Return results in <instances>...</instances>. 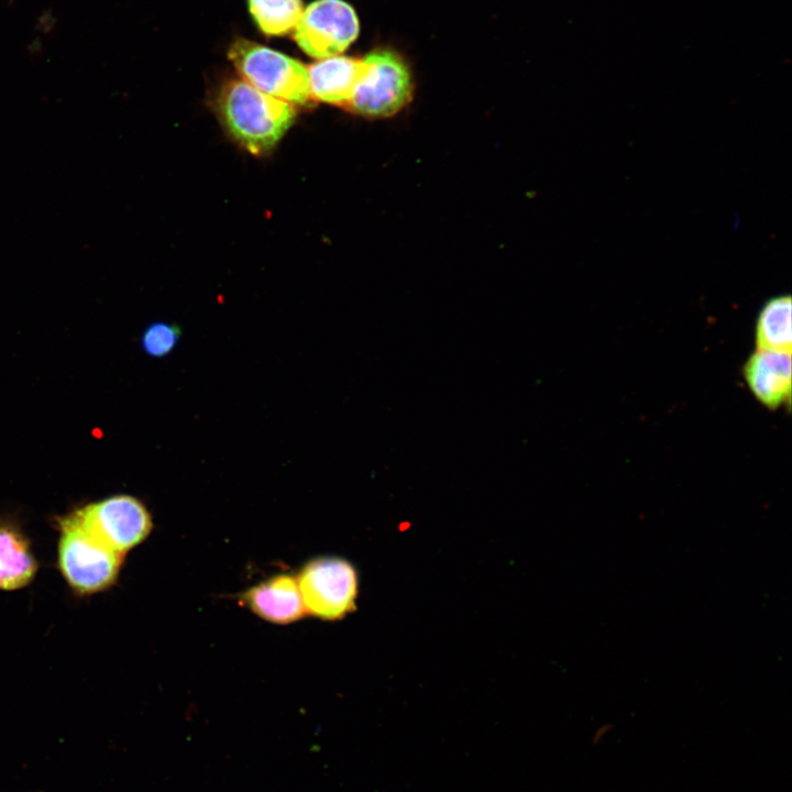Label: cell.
<instances>
[{
	"label": "cell",
	"instance_id": "6",
	"mask_svg": "<svg viewBox=\"0 0 792 792\" xmlns=\"http://www.w3.org/2000/svg\"><path fill=\"white\" fill-rule=\"evenodd\" d=\"M306 612L327 620L351 613L359 592L354 565L339 557H320L309 561L297 579Z\"/></svg>",
	"mask_w": 792,
	"mask_h": 792
},
{
	"label": "cell",
	"instance_id": "5",
	"mask_svg": "<svg viewBox=\"0 0 792 792\" xmlns=\"http://www.w3.org/2000/svg\"><path fill=\"white\" fill-rule=\"evenodd\" d=\"M365 70L345 106L350 111L371 118L389 117L411 98L409 69L396 53L382 50L364 58Z\"/></svg>",
	"mask_w": 792,
	"mask_h": 792
},
{
	"label": "cell",
	"instance_id": "12",
	"mask_svg": "<svg viewBox=\"0 0 792 792\" xmlns=\"http://www.w3.org/2000/svg\"><path fill=\"white\" fill-rule=\"evenodd\" d=\"M791 310L790 295L774 296L765 302L755 326L757 349L791 353Z\"/></svg>",
	"mask_w": 792,
	"mask_h": 792
},
{
	"label": "cell",
	"instance_id": "1",
	"mask_svg": "<svg viewBox=\"0 0 792 792\" xmlns=\"http://www.w3.org/2000/svg\"><path fill=\"white\" fill-rule=\"evenodd\" d=\"M218 114L229 134L254 155L271 151L290 128L294 107L244 80H230L217 100Z\"/></svg>",
	"mask_w": 792,
	"mask_h": 792
},
{
	"label": "cell",
	"instance_id": "13",
	"mask_svg": "<svg viewBox=\"0 0 792 792\" xmlns=\"http://www.w3.org/2000/svg\"><path fill=\"white\" fill-rule=\"evenodd\" d=\"M250 12L266 35H284L295 29L301 13V0H249Z\"/></svg>",
	"mask_w": 792,
	"mask_h": 792
},
{
	"label": "cell",
	"instance_id": "15",
	"mask_svg": "<svg viewBox=\"0 0 792 792\" xmlns=\"http://www.w3.org/2000/svg\"><path fill=\"white\" fill-rule=\"evenodd\" d=\"M610 730H612V726L609 724H604V725L600 726L594 732V735L592 737L593 744H595V745L601 744L606 738V736L610 733Z\"/></svg>",
	"mask_w": 792,
	"mask_h": 792
},
{
	"label": "cell",
	"instance_id": "11",
	"mask_svg": "<svg viewBox=\"0 0 792 792\" xmlns=\"http://www.w3.org/2000/svg\"><path fill=\"white\" fill-rule=\"evenodd\" d=\"M37 563L28 539L10 525H0V590L26 586L34 578Z\"/></svg>",
	"mask_w": 792,
	"mask_h": 792
},
{
	"label": "cell",
	"instance_id": "3",
	"mask_svg": "<svg viewBox=\"0 0 792 792\" xmlns=\"http://www.w3.org/2000/svg\"><path fill=\"white\" fill-rule=\"evenodd\" d=\"M58 565L69 586L79 594L110 587L117 580L123 554L103 546L65 517L58 519Z\"/></svg>",
	"mask_w": 792,
	"mask_h": 792
},
{
	"label": "cell",
	"instance_id": "4",
	"mask_svg": "<svg viewBox=\"0 0 792 792\" xmlns=\"http://www.w3.org/2000/svg\"><path fill=\"white\" fill-rule=\"evenodd\" d=\"M109 549L124 554L151 532L145 505L130 495H114L64 516Z\"/></svg>",
	"mask_w": 792,
	"mask_h": 792
},
{
	"label": "cell",
	"instance_id": "14",
	"mask_svg": "<svg viewBox=\"0 0 792 792\" xmlns=\"http://www.w3.org/2000/svg\"><path fill=\"white\" fill-rule=\"evenodd\" d=\"M180 336L182 331L177 324L158 321L144 330L141 346L152 358H164L176 348Z\"/></svg>",
	"mask_w": 792,
	"mask_h": 792
},
{
	"label": "cell",
	"instance_id": "2",
	"mask_svg": "<svg viewBox=\"0 0 792 792\" xmlns=\"http://www.w3.org/2000/svg\"><path fill=\"white\" fill-rule=\"evenodd\" d=\"M228 55L244 81L258 90L288 103L311 100L308 69L299 61L244 38L237 40Z\"/></svg>",
	"mask_w": 792,
	"mask_h": 792
},
{
	"label": "cell",
	"instance_id": "9",
	"mask_svg": "<svg viewBox=\"0 0 792 792\" xmlns=\"http://www.w3.org/2000/svg\"><path fill=\"white\" fill-rule=\"evenodd\" d=\"M241 600L254 614L275 624L293 623L307 613L297 580L287 574L253 586Z\"/></svg>",
	"mask_w": 792,
	"mask_h": 792
},
{
	"label": "cell",
	"instance_id": "10",
	"mask_svg": "<svg viewBox=\"0 0 792 792\" xmlns=\"http://www.w3.org/2000/svg\"><path fill=\"white\" fill-rule=\"evenodd\" d=\"M366 67L363 59L331 56L310 65L308 82L311 99L345 107Z\"/></svg>",
	"mask_w": 792,
	"mask_h": 792
},
{
	"label": "cell",
	"instance_id": "7",
	"mask_svg": "<svg viewBox=\"0 0 792 792\" xmlns=\"http://www.w3.org/2000/svg\"><path fill=\"white\" fill-rule=\"evenodd\" d=\"M359 18L343 0H316L301 13L294 37L315 58L337 56L358 37Z\"/></svg>",
	"mask_w": 792,
	"mask_h": 792
},
{
	"label": "cell",
	"instance_id": "8",
	"mask_svg": "<svg viewBox=\"0 0 792 792\" xmlns=\"http://www.w3.org/2000/svg\"><path fill=\"white\" fill-rule=\"evenodd\" d=\"M743 376L755 398L774 410L791 398V353L756 349L743 366Z\"/></svg>",
	"mask_w": 792,
	"mask_h": 792
}]
</instances>
